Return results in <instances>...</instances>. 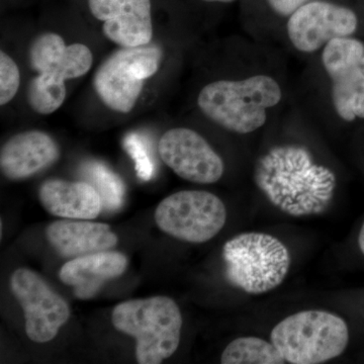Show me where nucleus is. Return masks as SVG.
I'll list each match as a JSON object with an SVG mask.
<instances>
[{
  "instance_id": "obj_5",
  "label": "nucleus",
  "mask_w": 364,
  "mask_h": 364,
  "mask_svg": "<svg viewBox=\"0 0 364 364\" xmlns=\"http://www.w3.org/2000/svg\"><path fill=\"white\" fill-rule=\"evenodd\" d=\"M161 59L156 46L123 47L98 67L93 87L109 109L128 114L138 102L144 81L156 73Z\"/></svg>"
},
{
  "instance_id": "obj_3",
  "label": "nucleus",
  "mask_w": 364,
  "mask_h": 364,
  "mask_svg": "<svg viewBox=\"0 0 364 364\" xmlns=\"http://www.w3.org/2000/svg\"><path fill=\"white\" fill-rule=\"evenodd\" d=\"M346 321L328 311L289 316L273 328L270 340L286 363L320 364L339 358L348 347Z\"/></svg>"
},
{
  "instance_id": "obj_10",
  "label": "nucleus",
  "mask_w": 364,
  "mask_h": 364,
  "mask_svg": "<svg viewBox=\"0 0 364 364\" xmlns=\"http://www.w3.org/2000/svg\"><path fill=\"white\" fill-rule=\"evenodd\" d=\"M358 25V16L348 7L309 1L289 16L287 35L296 50L314 53L333 39L349 37Z\"/></svg>"
},
{
  "instance_id": "obj_17",
  "label": "nucleus",
  "mask_w": 364,
  "mask_h": 364,
  "mask_svg": "<svg viewBox=\"0 0 364 364\" xmlns=\"http://www.w3.org/2000/svg\"><path fill=\"white\" fill-rule=\"evenodd\" d=\"M223 364H284L272 341L258 337H239L228 345L221 356Z\"/></svg>"
},
{
  "instance_id": "obj_6",
  "label": "nucleus",
  "mask_w": 364,
  "mask_h": 364,
  "mask_svg": "<svg viewBox=\"0 0 364 364\" xmlns=\"http://www.w3.org/2000/svg\"><path fill=\"white\" fill-rule=\"evenodd\" d=\"M155 221L164 233L177 240L205 243L222 231L227 221V208L214 193L181 191L158 205Z\"/></svg>"
},
{
  "instance_id": "obj_21",
  "label": "nucleus",
  "mask_w": 364,
  "mask_h": 364,
  "mask_svg": "<svg viewBox=\"0 0 364 364\" xmlns=\"http://www.w3.org/2000/svg\"><path fill=\"white\" fill-rule=\"evenodd\" d=\"M21 85L20 69L13 58L4 51L0 52V105L9 104Z\"/></svg>"
},
{
  "instance_id": "obj_13",
  "label": "nucleus",
  "mask_w": 364,
  "mask_h": 364,
  "mask_svg": "<svg viewBox=\"0 0 364 364\" xmlns=\"http://www.w3.org/2000/svg\"><path fill=\"white\" fill-rule=\"evenodd\" d=\"M128 267V259L117 251H102L73 258L60 269L59 277L66 286L73 287L79 299L97 296L105 282L121 277Z\"/></svg>"
},
{
  "instance_id": "obj_14",
  "label": "nucleus",
  "mask_w": 364,
  "mask_h": 364,
  "mask_svg": "<svg viewBox=\"0 0 364 364\" xmlns=\"http://www.w3.org/2000/svg\"><path fill=\"white\" fill-rule=\"evenodd\" d=\"M46 236L60 255L71 259L109 250L119 242L109 225L90 220L64 219L52 223L46 229Z\"/></svg>"
},
{
  "instance_id": "obj_20",
  "label": "nucleus",
  "mask_w": 364,
  "mask_h": 364,
  "mask_svg": "<svg viewBox=\"0 0 364 364\" xmlns=\"http://www.w3.org/2000/svg\"><path fill=\"white\" fill-rule=\"evenodd\" d=\"M124 149L135 162L136 176L150 181L155 173V163L147 140L138 133H130L124 141Z\"/></svg>"
},
{
  "instance_id": "obj_15",
  "label": "nucleus",
  "mask_w": 364,
  "mask_h": 364,
  "mask_svg": "<svg viewBox=\"0 0 364 364\" xmlns=\"http://www.w3.org/2000/svg\"><path fill=\"white\" fill-rule=\"evenodd\" d=\"M39 198L49 214L63 219L93 220L102 210L100 196L86 181L48 179L40 186Z\"/></svg>"
},
{
  "instance_id": "obj_19",
  "label": "nucleus",
  "mask_w": 364,
  "mask_h": 364,
  "mask_svg": "<svg viewBox=\"0 0 364 364\" xmlns=\"http://www.w3.org/2000/svg\"><path fill=\"white\" fill-rule=\"evenodd\" d=\"M65 82L38 75L28 87V102L40 114H51L61 107L66 98Z\"/></svg>"
},
{
  "instance_id": "obj_1",
  "label": "nucleus",
  "mask_w": 364,
  "mask_h": 364,
  "mask_svg": "<svg viewBox=\"0 0 364 364\" xmlns=\"http://www.w3.org/2000/svg\"><path fill=\"white\" fill-rule=\"evenodd\" d=\"M282 88L270 76L219 80L205 85L198 97L200 112L222 128L250 134L267 123V109L282 100Z\"/></svg>"
},
{
  "instance_id": "obj_18",
  "label": "nucleus",
  "mask_w": 364,
  "mask_h": 364,
  "mask_svg": "<svg viewBox=\"0 0 364 364\" xmlns=\"http://www.w3.org/2000/svg\"><path fill=\"white\" fill-rule=\"evenodd\" d=\"M66 48L65 41L58 33H43L31 45L28 51L31 66L40 75L60 81L57 75L61 68Z\"/></svg>"
},
{
  "instance_id": "obj_2",
  "label": "nucleus",
  "mask_w": 364,
  "mask_h": 364,
  "mask_svg": "<svg viewBox=\"0 0 364 364\" xmlns=\"http://www.w3.org/2000/svg\"><path fill=\"white\" fill-rule=\"evenodd\" d=\"M112 322L117 331L136 340V358L140 364L161 363L181 343V312L168 296L119 304L112 311Z\"/></svg>"
},
{
  "instance_id": "obj_16",
  "label": "nucleus",
  "mask_w": 364,
  "mask_h": 364,
  "mask_svg": "<svg viewBox=\"0 0 364 364\" xmlns=\"http://www.w3.org/2000/svg\"><path fill=\"white\" fill-rule=\"evenodd\" d=\"M80 176L90 183L102 202L105 212H116L123 205L126 186L121 177L102 162L90 160L81 165Z\"/></svg>"
},
{
  "instance_id": "obj_23",
  "label": "nucleus",
  "mask_w": 364,
  "mask_h": 364,
  "mask_svg": "<svg viewBox=\"0 0 364 364\" xmlns=\"http://www.w3.org/2000/svg\"><path fill=\"white\" fill-rule=\"evenodd\" d=\"M358 246L359 252L364 258V220L358 235Z\"/></svg>"
},
{
  "instance_id": "obj_4",
  "label": "nucleus",
  "mask_w": 364,
  "mask_h": 364,
  "mask_svg": "<svg viewBox=\"0 0 364 364\" xmlns=\"http://www.w3.org/2000/svg\"><path fill=\"white\" fill-rule=\"evenodd\" d=\"M228 282L249 294L269 293L284 282L291 253L277 237L247 232L230 239L223 247Z\"/></svg>"
},
{
  "instance_id": "obj_11",
  "label": "nucleus",
  "mask_w": 364,
  "mask_h": 364,
  "mask_svg": "<svg viewBox=\"0 0 364 364\" xmlns=\"http://www.w3.org/2000/svg\"><path fill=\"white\" fill-rule=\"evenodd\" d=\"M91 14L104 21L102 33L121 47L149 45L153 38L151 0H88Z\"/></svg>"
},
{
  "instance_id": "obj_22",
  "label": "nucleus",
  "mask_w": 364,
  "mask_h": 364,
  "mask_svg": "<svg viewBox=\"0 0 364 364\" xmlns=\"http://www.w3.org/2000/svg\"><path fill=\"white\" fill-rule=\"evenodd\" d=\"M273 11L282 16H291V14L310 0H267Z\"/></svg>"
},
{
  "instance_id": "obj_24",
  "label": "nucleus",
  "mask_w": 364,
  "mask_h": 364,
  "mask_svg": "<svg viewBox=\"0 0 364 364\" xmlns=\"http://www.w3.org/2000/svg\"><path fill=\"white\" fill-rule=\"evenodd\" d=\"M205 2H219V4H230V2L234 1V0H203Z\"/></svg>"
},
{
  "instance_id": "obj_9",
  "label": "nucleus",
  "mask_w": 364,
  "mask_h": 364,
  "mask_svg": "<svg viewBox=\"0 0 364 364\" xmlns=\"http://www.w3.org/2000/svg\"><path fill=\"white\" fill-rule=\"evenodd\" d=\"M158 152L162 161L184 181L212 184L224 174L222 158L202 135L191 129H171L163 134Z\"/></svg>"
},
{
  "instance_id": "obj_8",
  "label": "nucleus",
  "mask_w": 364,
  "mask_h": 364,
  "mask_svg": "<svg viewBox=\"0 0 364 364\" xmlns=\"http://www.w3.org/2000/svg\"><path fill=\"white\" fill-rule=\"evenodd\" d=\"M11 291L23 310L26 332L36 343H47L70 317L65 299L33 270L18 268L11 274Z\"/></svg>"
},
{
  "instance_id": "obj_12",
  "label": "nucleus",
  "mask_w": 364,
  "mask_h": 364,
  "mask_svg": "<svg viewBox=\"0 0 364 364\" xmlns=\"http://www.w3.org/2000/svg\"><path fill=\"white\" fill-rule=\"evenodd\" d=\"M58 144L45 132L28 131L9 139L0 152L2 174L23 181L39 173L58 160Z\"/></svg>"
},
{
  "instance_id": "obj_7",
  "label": "nucleus",
  "mask_w": 364,
  "mask_h": 364,
  "mask_svg": "<svg viewBox=\"0 0 364 364\" xmlns=\"http://www.w3.org/2000/svg\"><path fill=\"white\" fill-rule=\"evenodd\" d=\"M323 65L331 78L332 100L342 119H364V45L349 37L324 46Z\"/></svg>"
}]
</instances>
